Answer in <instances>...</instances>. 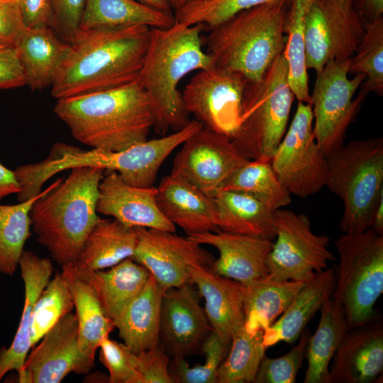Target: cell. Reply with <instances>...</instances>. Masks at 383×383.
<instances>
[{"label": "cell", "mask_w": 383, "mask_h": 383, "mask_svg": "<svg viewBox=\"0 0 383 383\" xmlns=\"http://www.w3.org/2000/svg\"><path fill=\"white\" fill-rule=\"evenodd\" d=\"M212 198L219 231L274 240V212L259 200L243 192L222 189Z\"/></svg>", "instance_id": "cell-28"}, {"label": "cell", "mask_w": 383, "mask_h": 383, "mask_svg": "<svg viewBox=\"0 0 383 383\" xmlns=\"http://www.w3.org/2000/svg\"><path fill=\"white\" fill-rule=\"evenodd\" d=\"M156 201L162 214L187 236L218 231L213 198L188 182L170 174L156 187Z\"/></svg>", "instance_id": "cell-23"}, {"label": "cell", "mask_w": 383, "mask_h": 383, "mask_svg": "<svg viewBox=\"0 0 383 383\" xmlns=\"http://www.w3.org/2000/svg\"><path fill=\"white\" fill-rule=\"evenodd\" d=\"M311 104L298 101L296 112L270 162L291 195L306 198L326 185V155L313 134Z\"/></svg>", "instance_id": "cell-13"}, {"label": "cell", "mask_w": 383, "mask_h": 383, "mask_svg": "<svg viewBox=\"0 0 383 383\" xmlns=\"http://www.w3.org/2000/svg\"><path fill=\"white\" fill-rule=\"evenodd\" d=\"M18 204H0V273L11 276L18 267L25 244L30 235V212L41 195Z\"/></svg>", "instance_id": "cell-37"}, {"label": "cell", "mask_w": 383, "mask_h": 383, "mask_svg": "<svg viewBox=\"0 0 383 383\" xmlns=\"http://www.w3.org/2000/svg\"><path fill=\"white\" fill-rule=\"evenodd\" d=\"M289 0H275L229 18L209 30L206 52L216 69L262 79L285 47L284 21Z\"/></svg>", "instance_id": "cell-5"}, {"label": "cell", "mask_w": 383, "mask_h": 383, "mask_svg": "<svg viewBox=\"0 0 383 383\" xmlns=\"http://www.w3.org/2000/svg\"><path fill=\"white\" fill-rule=\"evenodd\" d=\"M165 291L150 274L141 292L113 321L123 344L134 353L160 345V309Z\"/></svg>", "instance_id": "cell-29"}, {"label": "cell", "mask_w": 383, "mask_h": 383, "mask_svg": "<svg viewBox=\"0 0 383 383\" xmlns=\"http://www.w3.org/2000/svg\"><path fill=\"white\" fill-rule=\"evenodd\" d=\"M99 187L96 211L131 228L175 232L176 228L160 210L157 189L126 183L115 171L106 170Z\"/></svg>", "instance_id": "cell-19"}, {"label": "cell", "mask_w": 383, "mask_h": 383, "mask_svg": "<svg viewBox=\"0 0 383 383\" xmlns=\"http://www.w3.org/2000/svg\"><path fill=\"white\" fill-rule=\"evenodd\" d=\"M222 189L248 194L274 212L292 202L291 194L278 179L270 160H248L235 171Z\"/></svg>", "instance_id": "cell-36"}, {"label": "cell", "mask_w": 383, "mask_h": 383, "mask_svg": "<svg viewBox=\"0 0 383 383\" xmlns=\"http://www.w3.org/2000/svg\"><path fill=\"white\" fill-rule=\"evenodd\" d=\"M202 127L200 122L192 120L184 128L172 133L146 140L117 152L94 148L85 150L57 143L45 160L24 165L23 177L27 184L37 191L62 171L91 167L115 171L126 183L132 186L154 187L158 171L167 157Z\"/></svg>", "instance_id": "cell-6"}, {"label": "cell", "mask_w": 383, "mask_h": 383, "mask_svg": "<svg viewBox=\"0 0 383 383\" xmlns=\"http://www.w3.org/2000/svg\"><path fill=\"white\" fill-rule=\"evenodd\" d=\"M182 145L173 160L171 174L211 197L250 160L240 153L229 138L204 126Z\"/></svg>", "instance_id": "cell-15"}, {"label": "cell", "mask_w": 383, "mask_h": 383, "mask_svg": "<svg viewBox=\"0 0 383 383\" xmlns=\"http://www.w3.org/2000/svg\"><path fill=\"white\" fill-rule=\"evenodd\" d=\"M332 360L328 383L376 382L383 370L382 321L348 330Z\"/></svg>", "instance_id": "cell-21"}, {"label": "cell", "mask_w": 383, "mask_h": 383, "mask_svg": "<svg viewBox=\"0 0 383 383\" xmlns=\"http://www.w3.org/2000/svg\"><path fill=\"white\" fill-rule=\"evenodd\" d=\"M201 24L175 22L165 28H150V41L138 82L144 89L161 135L177 131L189 122L178 85L193 71L214 67L203 50Z\"/></svg>", "instance_id": "cell-2"}, {"label": "cell", "mask_w": 383, "mask_h": 383, "mask_svg": "<svg viewBox=\"0 0 383 383\" xmlns=\"http://www.w3.org/2000/svg\"><path fill=\"white\" fill-rule=\"evenodd\" d=\"M313 0H289L284 21L287 34L283 51L288 67V80L295 99L311 104L308 70L305 64V27Z\"/></svg>", "instance_id": "cell-35"}, {"label": "cell", "mask_w": 383, "mask_h": 383, "mask_svg": "<svg viewBox=\"0 0 383 383\" xmlns=\"http://www.w3.org/2000/svg\"><path fill=\"white\" fill-rule=\"evenodd\" d=\"M326 185L343 203V233L370 228L383 197V138L353 140L326 155Z\"/></svg>", "instance_id": "cell-7"}, {"label": "cell", "mask_w": 383, "mask_h": 383, "mask_svg": "<svg viewBox=\"0 0 383 383\" xmlns=\"http://www.w3.org/2000/svg\"><path fill=\"white\" fill-rule=\"evenodd\" d=\"M311 336L306 328L299 338V343L285 355L270 358L264 357L260 364L253 383H294L297 372L306 357Z\"/></svg>", "instance_id": "cell-43"}, {"label": "cell", "mask_w": 383, "mask_h": 383, "mask_svg": "<svg viewBox=\"0 0 383 383\" xmlns=\"http://www.w3.org/2000/svg\"><path fill=\"white\" fill-rule=\"evenodd\" d=\"M319 311L318 326L314 334L311 335L306 347L308 367L304 383L329 382L330 363L348 331L344 309L332 295Z\"/></svg>", "instance_id": "cell-31"}, {"label": "cell", "mask_w": 383, "mask_h": 383, "mask_svg": "<svg viewBox=\"0 0 383 383\" xmlns=\"http://www.w3.org/2000/svg\"><path fill=\"white\" fill-rule=\"evenodd\" d=\"M350 59L329 62L316 73L311 94L315 139L326 155L343 145L346 131L355 120L367 94L360 91L365 77H348Z\"/></svg>", "instance_id": "cell-10"}, {"label": "cell", "mask_w": 383, "mask_h": 383, "mask_svg": "<svg viewBox=\"0 0 383 383\" xmlns=\"http://www.w3.org/2000/svg\"><path fill=\"white\" fill-rule=\"evenodd\" d=\"M307 283L279 282L267 277L245 286V330L255 333L259 331H264L272 326Z\"/></svg>", "instance_id": "cell-34"}, {"label": "cell", "mask_w": 383, "mask_h": 383, "mask_svg": "<svg viewBox=\"0 0 383 383\" xmlns=\"http://www.w3.org/2000/svg\"><path fill=\"white\" fill-rule=\"evenodd\" d=\"M77 272L94 287L106 316L118 319L141 292L150 274L131 257L107 270H91L74 264Z\"/></svg>", "instance_id": "cell-25"}, {"label": "cell", "mask_w": 383, "mask_h": 383, "mask_svg": "<svg viewBox=\"0 0 383 383\" xmlns=\"http://www.w3.org/2000/svg\"><path fill=\"white\" fill-rule=\"evenodd\" d=\"M27 355L21 383H59L69 374H87L94 362L82 352L75 313L60 318Z\"/></svg>", "instance_id": "cell-17"}, {"label": "cell", "mask_w": 383, "mask_h": 383, "mask_svg": "<svg viewBox=\"0 0 383 383\" xmlns=\"http://www.w3.org/2000/svg\"><path fill=\"white\" fill-rule=\"evenodd\" d=\"M99 349V358L109 372V382L140 383L135 368V353L123 343L105 338Z\"/></svg>", "instance_id": "cell-44"}, {"label": "cell", "mask_w": 383, "mask_h": 383, "mask_svg": "<svg viewBox=\"0 0 383 383\" xmlns=\"http://www.w3.org/2000/svg\"><path fill=\"white\" fill-rule=\"evenodd\" d=\"M335 245L338 264L332 297L342 305L350 330L379 318L374 305L383 292V235L372 228L342 233Z\"/></svg>", "instance_id": "cell-9"}, {"label": "cell", "mask_w": 383, "mask_h": 383, "mask_svg": "<svg viewBox=\"0 0 383 383\" xmlns=\"http://www.w3.org/2000/svg\"><path fill=\"white\" fill-rule=\"evenodd\" d=\"M188 237L218 251L219 257L211 269L219 275L245 286L268 277L267 259L273 245L272 240L222 231Z\"/></svg>", "instance_id": "cell-20"}, {"label": "cell", "mask_w": 383, "mask_h": 383, "mask_svg": "<svg viewBox=\"0 0 383 383\" xmlns=\"http://www.w3.org/2000/svg\"><path fill=\"white\" fill-rule=\"evenodd\" d=\"M190 282L205 301L204 311L218 336L230 343L233 334L244 327L245 286L214 272L211 267L193 265Z\"/></svg>", "instance_id": "cell-22"}, {"label": "cell", "mask_w": 383, "mask_h": 383, "mask_svg": "<svg viewBox=\"0 0 383 383\" xmlns=\"http://www.w3.org/2000/svg\"><path fill=\"white\" fill-rule=\"evenodd\" d=\"M192 283L165 291L160 320V345L172 359L194 353L212 328Z\"/></svg>", "instance_id": "cell-18"}, {"label": "cell", "mask_w": 383, "mask_h": 383, "mask_svg": "<svg viewBox=\"0 0 383 383\" xmlns=\"http://www.w3.org/2000/svg\"><path fill=\"white\" fill-rule=\"evenodd\" d=\"M43 190L33 203L30 224L37 241L61 267L78 262L84 242L101 218L96 211L99 187L104 170L70 169Z\"/></svg>", "instance_id": "cell-4"}, {"label": "cell", "mask_w": 383, "mask_h": 383, "mask_svg": "<svg viewBox=\"0 0 383 383\" xmlns=\"http://www.w3.org/2000/svg\"><path fill=\"white\" fill-rule=\"evenodd\" d=\"M355 8L366 24L383 16V0H358Z\"/></svg>", "instance_id": "cell-51"}, {"label": "cell", "mask_w": 383, "mask_h": 383, "mask_svg": "<svg viewBox=\"0 0 383 383\" xmlns=\"http://www.w3.org/2000/svg\"><path fill=\"white\" fill-rule=\"evenodd\" d=\"M294 99L282 52L260 81L246 84L240 127L231 139L244 157L271 160L286 133Z\"/></svg>", "instance_id": "cell-8"}, {"label": "cell", "mask_w": 383, "mask_h": 383, "mask_svg": "<svg viewBox=\"0 0 383 383\" xmlns=\"http://www.w3.org/2000/svg\"><path fill=\"white\" fill-rule=\"evenodd\" d=\"M263 331L255 333L244 327L235 331L227 356L217 373V383L253 382L267 349L263 344Z\"/></svg>", "instance_id": "cell-38"}, {"label": "cell", "mask_w": 383, "mask_h": 383, "mask_svg": "<svg viewBox=\"0 0 383 383\" xmlns=\"http://www.w3.org/2000/svg\"><path fill=\"white\" fill-rule=\"evenodd\" d=\"M137 240L135 228L114 218H100L88 235L76 264L91 270L109 269L131 257Z\"/></svg>", "instance_id": "cell-33"}, {"label": "cell", "mask_w": 383, "mask_h": 383, "mask_svg": "<svg viewBox=\"0 0 383 383\" xmlns=\"http://www.w3.org/2000/svg\"><path fill=\"white\" fill-rule=\"evenodd\" d=\"M169 367L170 357L160 345L135 353V368L140 383H173Z\"/></svg>", "instance_id": "cell-46"}, {"label": "cell", "mask_w": 383, "mask_h": 383, "mask_svg": "<svg viewBox=\"0 0 383 383\" xmlns=\"http://www.w3.org/2000/svg\"><path fill=\"white\" fill-rule=\"evenodd\" d=\"M140 3L152 7L153 9L167 12L173 13L170 0H136Z\"/></svg>", "instance_id": "cell-53"}, {"label": "cell", "mask_w": 383, "mask_h": 383, "mask_svg": "<svg viewBox=\"0 0 383 383\" xmlns=\"http://www.w3.org/2000/svg\"><path fill=\"white\" fill-rule=\"evenodd\" d=\"M175 23L174 13L136 0H86L79 30L145 26L165 28Z\"/></svg>", "instance_id": "cell-32"}, {"label": "cell", "mask_w": 383, "mask_h": 383, "mask_svg": "<svg viewBox=\"0 0 383 383\" xmlns=\"http://www.w3.org/2000/svg\"><path fill=\"white\" fill-rule=\"evenodd\" d=\"M352 0H313L305 27V64L319 72L329 62L350 60L366 23Z\"/></svg>", "instance_id": "cell-12"}, {"label": "cell", "mask_w": 383, "mask_h": 383, "mask_svg": "<svg viewBox=\"0 0 383 383\" xmlns=\"http://www.w3.org/2000/svg\"><path fill=\"white\" fill-rule=\"evenodd\" d=\"M24 24L28 28L50 26L51 0H17Z\"/></svg>", "instance_id": "cell-49"}, {"label": "cell", "mask_w": 383, "mask_h": 383, "mask_svg": "<svg viewBox=\"0 0 383 383\" xmlns=\"http://www.w3.org/2000/svg\"><path fill=\"white\" fill-rule=\"evenodd\" d=\"M26 28L17 0H0V43L14 46Z\"/></svg>", "instance_id": "cell-48"}, {"label": "cell", "mask_w": 383, "mask_h": 383, "mask_svg": "<svg viewBox=\"0 0 383 383\" xmlns=\"http://www.w3.org/2000/svg\"><path fill=\"white\" fill-rule=\"evenodd\" d=\"M365 77L360 90L383 94V16L366 24L365 35L350 58L349 74Z\"/></svg>", "instance_id": "cell-39"}, {"label": "cell", "mask_w": 383, "mask_h": 383, "mask_svg": "<svg viewBox=\"0 0 383 383\" xmlns=\"http://www.w3.org/2000/svg\"><path fill=\"white\" fill-rule=\"evenodd\" d=\"M20 189L14 170H11L0 162V201L7 196L17 194Z\"/></svg>", "instance_id": "cell-50"}, {"label": "cell", "mask_w": 383, "mask_h": 383, "mask_svg": "<svg viewBox=\"0 0 383 383\" xmlns=\"http://www.w3.org/2000/svg\"><path fill=\"white\" fill-rule=\"evenodd\" d=\"M24 284V301L21 320L11 345L0 348V382L10 371L21 372L32 348L30 327L33 311L39 296L52 274L53 267L48 258L40 257L24 250L18 262Z\"/></svg>", "instance_id": "cell-24"}, {"label": "cell", "mask_w": 383, "mask_h": 383, "mask_svg": "<svg viewBox=\"0 0 383 383\" xmlns=\"http://www.w3.org/2000/svg\"><path fill=\"white\" fill-rule=\"evenodd\" d=\"M370 228L383 235V197L377 205L372 217Z\"/></svg>", "instance_id": "cell-52"}, {"label": "cell", "mask_w": 383, "mask_h": 383, "mask_svg": "<svg viewBox=\"0 0 383 383\" xmlns=\"http://www.w3.org/2000/svg\"><path fill=\"white\" fill-rule=\"evenodd\" d=\"M145 26L79 30L51 85L64 99L121 87L138 80L148 50Z\"/></svg>", "instance_id": "cell-1"}, {"label": "cell", "mask_w": 383, "mask_h": 383, "mask_svg": "<svg viewBox=\"0 0 383 383\" xmlns=\"http://www.w3.org/2000/svg\"><path fill=\"white\" fill-rule=\"evenodd\" d=\"M0 45H4V44H1V43H0Z\"/></svg>", "instance_id": "cell-55"}, {"label": "cell", "mask_w": 383, "mask_h": 383, "mask_svg": "<svg viewBox=\"0 0 383 383\" xmlns=\"http://www.w3.org/2000/svg\"><path fill=\"white\" fill-rule=\"evenodd\" d=\"M335 271L326 269L318 273L297 294L284 312L263 332V344L268 348L280 343L293 344L324 301L331 296Z\"/></svg>", "instance_id": "cell-27"}, {"label": "cell", "mask_w": 383, "mask_h": 383, "mask_svg": "<svg viewBox=\"0 0 383 383\" xmlns=\"http://www.w3.org/2000/svg\"><path fill=\"white\" fill-rule=\"evenodd\" d=\"M352 1H357V0H352Z\"/></svg>", "instance_id": "cell-56"}, {"label": "cell", "mask_w": 383, "mask_h": 383, "mask_svg": "<svg viewBox=\"0 0 383 383\" xmlns=\"http://www.w3.org/2000/svg\"><path fill=\"white\" fill-rule=\"evenodd\" d=\"M24 85H27V79L16 48L0 45V89Z\"/></svg>", "instance_id": "cell-47"}, {"label": "cell", "mask_w": 383, "mask_h": 383, "mask_svg": "<svg viewBox=\"0 0 383 383\" xmlns=\"http://www.w3.org/2000/svg\"><path fill=\"white\" fill-rule=\"evenodd\" d=\"M231 347L213 331L201 345L205 355L204 365L190 367L184 358L172 359L170 373L173 383H217L218 370Z\"/></svg>", "instance_id": "cell-42"}, {"label": "cell", "mask_w": 383, "mask_h": 383, "mask_svg": "<svg viewBox=\"0 0 383 383\" xmlns=\"http://www.w3.org/2000/svg\"><path fill=\"white\" fill-rule=\"evenodd\" d=\"M138 240L131 258L145 267L165 290L191 283L193 265L211 267L215 258L201 245L174 232L135 228Z\"/></svg>", "instance_id": "cell-16"}, {"label": "cell", "mask_w": 383, "mask_h": 383, "mask_svg": "<svg viewBox=\"0 0 383 383\" xmlns=\"http://www.w3.org/2000/svg\"><path fill=\"white\" fill-rule=\"evenodd\" d=\"M246 80L215 67L199 70L182 96L189 114L204 127L233 139L238 131Z\"/></svg>", "instance_id": "cell-14"}, {"label": "cell", "mask_w": 383, "mask_h": 383, "mask_svg": "<svg viewBox=\"0 0 383 383\" xmlns=\"http://www.w3.org/2000/svg\"><path fill=\"white\" fill-rule=\"evenodd\" d=\"M73 309L74 303L67 282L62 272H57L48 282L33 308L30 327L32 348Z\"/></svg>", "instance_id": "cell-40"}, {"label": "cell", "mask_w": 383, "mask_h": 383, "mask_svg": "<svg viewBox=\"0 0 383 383\" xmlns=\"http://www.w3.org/2000/svg\"><path fill=\"white\" fill-rule=\"evenodd\" d=\"M55 114L78 142L117 152L148 140L154 119L138 80L96 92L57 99Z\"/></svg>", "instance_id": "cell-3"}, {"label": "cell", "mask_w": 383, "mask_h": 383, "mask_svg": "<svg viewBox=\"0 0 383 383\" xmlns=\"http://www.w3.org/2000/svg\"><path fill=\"white\" fill-rule=\"evenodd\" d=\"M14 47L23 66L27 85L32 90L51 87L66 56L70 44L63 41L50 26L26 28Z\"/></svg>", "instance_id": "cell-26"}, {"label": "cell", "mask_w": 383, "mask_h": 383, "mask_svg": "<svg viewBox=\"0 0 383 383\" xmlns=\"http://www.w3.org/2000/svg\"><path fill=\"white\" fill-rule=\"evenodd\" d=\"M170 4L172 6V8L173 10L177 11L182 7H184L185 5H187L189 2H190L192 0H170Z\"/></svg>", "instance_id": "cell-54"}, {"label": "cell", "mask_w": 383, "mask_h": 383, "mask_svg": "<svg viewBox=\"0 0 383 383\" xmlns=\"http://www.w3.org/2000/svg\"><path fill=\"white\" fill-rule=\"evenodd\" d=\"M275 242L267 259L268 278L309 282L336 260L328 247L331 239L316 235L304 213L280 209L274 211Z\"/></svg>", "instance_id": "cell-11"}, {"label": "cell", "mask_w": 383, "mask_h": 383, "mask_svg": "<svg viewBox=\"0 0 383 383\" xmlns=\"http://www.w3.org/2000/svg\"><path fill=\"white\" fill-rule=\"evenodd\" d=\"M275 0H192L174 11L175 22L209 30L244 10Z\"/></svg>", "instance_id": "cell-41"}, {"label": "cell", "mask_w": 383, "mask_h": 383, "mask_svg": "<svg viewBox=\"0 0 383 383\" xmlns=\"http://www.w3.org/2000/svg\"><path fill=\"white\" fill-rule=\"evenodd\" d=\"M86 0H51L50 27L70 43L79 30Z\"/></svg>", "instance_id": "cell-45"}, {"label": "cell", "mask_w": 383, "mask_h": 383, "mask_svg": "<svg viewBox=\"0 0 383 383\" xmlns=\"http://www.w3.org/2000/svg\"><path fill=\"white\" fill-rule=\"evenodd\" d=\"M61 272L72 294L80 349L86 357L94 362L100 343L109 337L115 326L104 313L94 287L77 272L74 264L62 266Z\"/></svg>", "instance_id": "cell-30"}]
</instances>
